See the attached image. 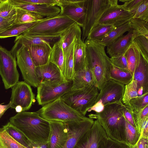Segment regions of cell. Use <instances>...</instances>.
<instances>
[{"mask_svg":"<svg viewBox=\"0 0 148 148\" xmlns=\"http://www.w3.org/2000/svg\"><path fill=\"white\" fill-rule=\"evenodd\" d=\"M124 107L121 101L112 102L105 105L101 112L88 116L98 120L108 138L129 145L125 139Z\"/></svg>","mask_w":148,"mask_h":148,"instance_id":"6da1fadb","label":"cell"},{"mask_svg":"<svg viewBox=\"0 0 148 148\" xmlns=\"http://www.w3.org/2000/svg\"><path fill=\"white\" fill-rule=\"evenodd\" d=\"M9 121L32 143L48 142L50 132L49 121L41 117L36 112L17 113L11 117Z\"/></svg>","mask_w":148,"mask_h":148,"instance_id":"7a4b0ae2","label":"cell"},{"mask_svg":"<svg viewBox=\"0 0 148 148\" xmlns=\"http://www.w3.org/2000/svg\"><path fill=\"white\" fill-rule=\"evenodd\" d=\"M84 42L86 66L99 91L103 84L109 79L110 71L112 64L110 58L106 53L105 46L97 41L86 39Z\"/></svg>","mask_w":148,"mask_h":148,"instance_id":"3957f363","label":"cell"},{"mask_svg":"<svg viewBox=\"0 0 148 148\" xmlns=\"http://www.w3.org/2000/svg\"><path fill=\"white\" fill-rule=\"evenodd\" d=\"M36 112L48 121L64 123L79 121L86 117L68 106L61 97L44 105Z\"/></svg>","mask_w":148,"mask_h":148,"instance_id":"277c9868","label":"cell"},{"mask_svg":"<svg viewBox=\"0 0 148 148\" xmlns=\"http://www.w3.org/2000/svg\"><path fill=\"white\" fill-rule=\"evenodd\" d=\"M99 91L95 85L71 89L61 97L71 108L85 116L88 110L96 103Z\"/></svg>","mask_w":148,"mask_h":148,"instance_id":"5b68a950","label":"cell"},{"mask_svg":"<svg viewBox=\"0 0 148 148\" xmlns=\"http://www.w3.org/2000/svg\"><path fill=\"white\" fill-rule=\"evenodd\" d=\"M75 23L67 16L58 15L51 17H45L23 34L58 38Z\"/></svg>","mask_w":148,"mask_h":148,"instance_id":"8992f818","label":"cell"},{"mask_svg":"<svg viewBox=\"0 0 148 148\" xmlns=\"http://www.w3.org/2000/svg\"><path fill=\"white\" fill-rule=\"evenodd\" d=\"M118 0H86V12L82 27V40L84 41L103 13L111 6L118 5Z\"/></svg>","mask_w":148,"mask_h":148,"instance_id":"52a82bcc","label":"cell"},{"mask_svg":"<svg viewBox=\"0 0 148 148\" xmlns=\"http://www.w3.org/2000/svg\"><path fill=\"white\" fill-rule=\"evenodd\" d=\"M72 84V81L40 82L37 87L38 104L43 106L61 97L71 89Z\"/></svg>","mask_w":148,"mask_h":148,"instance_id":"ba28073f","label":"cell"},{"mask_svg":"<svg viewBox=\"0 0 148 148\" xmlns=\"http://www.w3.org/2000/svg\"><path fill=\"white\" fill-rule=\"evenodd\" d=\"M16 59L10 51L0 46V75L6 89L18 82Z\"/></svg>","mask_w":148,"mask_h":148,"instance_id":"9c48e42d","label":"cell"},{"mask_svg":"<svg viewBox=\"0 0 148 148\" xmlns=\"http://www.w3.org/2000/svg\"><path fill=\"white\" fill-rule=\"evenodd\" d=\"M11 88V108L17 113L29 110L35 101L30 86L24 81H18Z\"/></svg>","mask_w":148,"mask_h":148,"instance_id":"30bf717a","label":"cell"},{"mask_svg":"<svg viewBox=\"0 0 148 148\" xmlns=\"http://www.w3.org/2000/svg\"><path fill=\"white\" fill-rule=\"evenodd\" d=\"M15 57L24 81L30 86L37 88L40 82L27 47L21 46L16 51Z\"/></svg>","mask_w":148,"mask_h":148,"instance_id":"8fae6325","label":"cell"},{"mask_svg":"<svg viewBox=\"0 0 148 148\" xmlns=\"http://www.w3.org/2000/svg\"><path fill=\"white\" fill-rule=\"evenodd\" d=\"M60 11L58 15L67 16L82 27L84 22L86 0H57Z\"/></svg>","mask_w":148,"mask_h":148,"instance_id":"7c38bea8","label":"cell"},{"mask_svg":"<svg viewBox=\"0 0 148 148\" xmlns=\"http://www.w3.org/2000/svg\"><path fill=\"white\" fill-rule=\"evenodd\" d=\"M108 138L98 120L96 119L74 148H105Z\"/></svg>","mask_w":148,"mask_h":148,"instance_id":"4fadbf2b","label":"cell"},{"mask_svg":"<svg viewBox=\"0 0 148 148\" xmlns=\"http://www.w3.org/2000/svg\"><path fill=\"white\" fill-rule=\"evenodd\" d=\"M94 121L93 119L86 117L79 121L64 122L68 138L62 148H74L81 138L92 127Z\"/></svg>","mask_w":148,"mask_h":148,"instance_id":"5bb4252c","label":"cell"},{"mask_svg":"<svg viewBox=\"0 0 148 148\" xmlns=\"http://www.w3.org/2000/svg\"><path fill=\"white\" fill-rule=\"evenodd\" d=\"M125 86L109 79L103 84L99 91L96 103L100 100L104 106L110 103L121 101Z\"/></svg>","mask_w":148,"mask_h":148,"instance_id":"9a60e30c","label":"cell"},{"mask_svg":"<svg viewBox=\"0 0 148 148\" xmlns=\"http://www.w3.org/2000/svg\"><path fill=\"white\" fill-rule=\"evenodd\" d=\"M133 16L118 4L111 6L103 14L97 23L111 24L115 27L129 22Z\"/></svg>","mask_w":148,"mask_h":148,"instance_id":"2e32d148","label":"cell"},{"mask_svg":"<svg viewBox=\"0 0 148 148\" xmlns=\"http://www.w3.org/2000/svg\"><path fill=\"white\" fill-rule=\"evenodd\" d=\"M48 121L50 127L48 141L49 148H62L68 138L65 123L57 121Z\"/></svg>","mask_w":148,"mask_h":148,"instance_id":"e0dca14e","label":"cell"},{"mask_svg":"<svg viewBox=\"0 0 148 148\" xmlns=\"http://www.w3.org/2000/svg\"><path fill=\"white\" fill-rule=\"evenodd\" d=\"M56 38L53 37L34 36L23 34L16 36L14 41L15 44L10 51L15 57L16 51L22 46L41 45L51 47L49 42Z\"/></svg>","mask_w":148,"mask_h":148,"instance_id":"ac0fdd59","label":"cell"},{"mask_svg":"<svg viewBox=\"0 0 148 148\" xmlns=\"http://www.w3.org/2000/svg\"><path fill=\"white\" fill-rule=\"evenodd\" d=\"M16 8L32 12L45 17H51L58 15L60 13V8L57 6L19 2L14 0H9Z\"/></svg>","mask_w":148,"mask_h":148,"instance_id":"d6986e66","label":"cell"},{"mask_svg":"<svg viewBox=\"0 0 148 148\" xmlns=\"http://www.w3.org/2000/svg\"><path fill=\"white\" fill-rule=\"evenodd\" d=\"M36 73L40 82L65 81L59 68L50 61L46 64L36 67Z\"/></svg>","mask_w":148,"mask_h":148,"instance_id":"ffe728a7","label":"cell"},{"mask_svg":"<svg viewBox=\"0 0 148 148\" xmlns=\"http://www.w3.org/2000/svg\"><path fill=\"white\" fill-rule=\"evenodd\" d=\"M135 38L131 29L125 35H123L107 47V53L110 57L124 55Z\"/></svg>","mask_w":148,"mask_h":148,"instance_id":"44dd1931","label":"cell"},{"mask_svg":"<svg viewBox=\"0 0 148 148\" xmlns=\"http://www.w3.org/2000/svg\"><path fill=\"white\" fill-rule=\"evenodd\" d=\"M133 79L137 82L138 89H143V94L148 92V62L141 54L133 75Z\"/></svg>","mask_w":148,"mask_h":148,"instance_id":"7402d4cb","label":"cell"},{"mask_svg":"<svg viewBox=\"0 0 148 148\" xmlns=\"http://www.w3.org/2000/svg\"><path fill=\"white\" fill-rule=\"evenodd\" d=\"M26 47L36 67L46 64L49 62L51 47L35 45Z\"/></svg>","mask_w":148,"mask_h":148,"instance_id":"603a6c76","label":"cell"},{"mask_svg":"<svg viewBox=\"0 0 148 148\" xmlns=\"http://www.w3.org/2000/svg\"><path fill=\"white\" fill-rule=\"evenodd\" d=\"M73 57L75 74L87 66L85 46L81 37L75 38Z\"/></svg>","mask_w":148,"mask_h":148,"instance_id":"cb8c5ba5","label":"cell"},{"mask_svg":"<svg viewBox=\"0 0 148 148\" xmlns=\"http://www.w3.org/2000/svg\"><path fill=\"white\" fill-rule=\"evenodd\" d=\"M72 81L71 89H78L95 85L91 73L87 66L75 73Z\"/></svg>","mask_w":148,"mask_h":148,"instance_id":"d4e9b609","label":"cell"},{"mask_svg":"<svg viewBox=\"0 0 148 148\" xmlns=\"http://www.w3.org/2000/svg\"><path fill=\"white\" fill-rule=\"evenodd\" d=\"M74 44L75 39L68 48L64 54V77L65 81H72L75 75L73 57Z\"/></svg>","mask_w":148,"mask_h":148,"instance_id":"484cf974","label":"cell"},{"mask_svg":"<svg viewBox=\"0 0 148 148\" xmlns=\"http://www.w3.org/2000/svg\"><path fill=\"white\" fill-rule=\"evenodd\" d=\"M82 35L80 27L75 23L60 37L64 55L75 38L76 37H81Z\"/></svg>","mask_w":148,"mask_h":148,"instance_id":"4316f807","label":"cell"},{"mask_svg":"<svg viewBox=\"0 0 148 148\" xmlns=\"http://www.w3.org/2000/svg\"><path fill=\"white\" fill-rule=\"evenodd\" d=\"M109 78L125 85L133 79V75L128 69L119 68L112 65L110 71Z\"/></svg>","mask_w":148,"mask_h":148,"instance_id":"83f0119b","label":"cell"},{"mask_svg":"<svg viewBox=\"0 0 148 148\" xmlns=\"http://www.w3.org/2000/svg\"><path fill=\"white\" fill-rule=\"evenodd\" d=\"M115 28L111 24L97 23L92 29L86 39L93 41L101 40Z\"/></svg>","mask_w":148,"mask_h":148,"instance_id":"f1b7e54d","label":"cell"},{"mask_svg":"<svg viewBox=\"0 0 148 148\" xmlns=\"http://www.w3.org/2000/svg\"><path fill=\"white\" fill-rule=\"evenodd\" d=\"M49 61L56 65L59 68L64 77V55L60 39L54 44L52 47Z\"/></svg>","mask_w":148,"mask_h":148,"instance_id":"f546056e","label":"cell"},{"mask_svg":"<svg viewBox=\"0 0 148 148\" xmlns=\"http://www.w3.org/2000/svg\"><path fill=\"white\" fill-rule=\"evenodd\" d=\"M42 20L29 23L13 24L8 28L0 33V38H4L18 36L27 31L35 25L40 22Z\"/></svg>","mask_w":148,"mask_h":148,"instance_id":"4dcf8cb0","label":"cell"},{"mask_svg":"<svg viewBox=\"0 0 148 148\" xmlns=\"http://www.w3.org/2000/svg\"><path fill=\"white\" fill-rule=\"evenodd\" d=\"M131 29L130 21L124 24L116 27L110 32L105 37L97 41L100 44L107 47L123 34Z\"/></svg>","mask_w":148,"mask_h":148,"instance_id":"1f68e13d","label":"cell"},{"mask_svg":"<svg viewBox=\"0 0 148 148\" xmlns=\"http://www.w3.org/2000/svg\"><path fill=\"white\" fill-rule=\"evenodd\" d=\"M8 134L14 140L27 148H31L32 143L18 129L12 125L9 122L3 126Z\"/></svg>","mask_w":148,"mask_h":148,"instance_id":"d6a6232c","label":"cell"},{"mask_svg":"<svg viewBox=\"0 0 148 148\" xmlns=\"http://www.w3.org/2000/svg\"><path fill=\"white\" fill-rule=\"evenodd\" d=\"M44 18L34 12L16 8V18L13 24L33 23L41 20Z\"/></svg>","mask_w":148,"mask_h":148,"instance_id":"836d02e7","label":"cell"},{"mask_svg":"<svg viewBox=\"0 0 148 148\" xmlns=\"http://www.w3.org/2000/svg\"><path fill=\"white\" fill-rule=\"evenodd\" d=\"M140 54L137 47L133 43L124 54L127 60L128 69L133 75Z\"/></svg>","mask_w":148,"mask_h":148,"instance_id":"e575fe53","label":"cell"},{"mask_svg":"<svg viewBox=\"0 0 148 148\" xmlns=\"http://www.w3.org/2000/svg\"><path fill=\"white\" fill-rule=\"evenodd\" d=\"M130 23L135 38L143 36L148 38V21L132 18L130 21Z\"/></svg>","mask_w":148,"mask_h":148,"instance_id":"d590c367","label":"cell"},{"mask_svg":"<svg viewBox=\"0 0 148 148\" xmlns=\"http://www.w3.org/2000/svg\"><path fill=\"white\" fill-rule=\"evenodd\" d=\"M138 86L136 81L133 79L128 84L125 86L123 97L121 100L123 103L128 105L130 101L138 96Z\"/></svg>","mask_w":148,"mask_h":148,"instance_id":"8d00e7d4","label":"cell"},{"mask_svg":"<svg viewBox=\"0 0 148 148\" xmlns=\"http://www.w3.org/2000/svg\"><path fill=\"white\" fill-rule=\"evenodd\" d=\"M0 144L2 148H27L14 140L2 127H0Z\"/></svg>","mask_w":148,"mask_h":148,"instance_id":"74e56055","label":"cell"},{"mask_svg":"<svg viewBox=\"0 0 148 148\" xmlns=\"http://www.w3.org/2000/svg\"><path fill=\"white\" fill-rule=\"evenodd\" d=\"M125 135L127 142L129 146H133L136 144L139 138L140 133L134 127L125 119Z\"/></svg>","mask_w":148,"mask_h":148,"instance_id":"f35d334b","label":"cell"},{"mask_svg":"<svg viewBox=\"0 0 148 148\" xmlns=\"http://www.w3.org/2000/svg\"><path fill=\"white\" fill-rule=\"evenodd\" d=\"M129 12L133 16V18L148 21V0H143Z\"/></svg>","mask_w":148,"mask_h":148,"instance_id":"ab89813d","label":"cell"},{"mask_svg":"<svg viewBox=\"0 0 148 148\" xmlns=\"http://www.w3.org/2000/svg\"><path fill=\"white\" fill-rule=\"evenodd\" d=\"M16 8L9 0H2L0 3V17L11 18L16 17Z\"/></svg>","mask_w":148,"mask_h":148,"instance_id":"60d3db41","label":"cell"},{"mask_svg":"<svg viewBox=\"0 0 148 148\" xmlns=\"http://www.w3.org/2000/svg\"><path fill=\"white\" fill-rule=\"evenodd\" d=\"M132 43L144 58L148 62V38L143 36H139L134 39Z\"/></svg>","mask_w":148,"mask_h":148,"instance_id":"b9f144b4","label":"cell"},{"mask_svg":"<svg viewBox=\"0 0 148 148\" xmlns=\"http://www.w3.org/2000/svg\"><path fill=\"white\" fill-rule=\"evenodd\" d=\"M148 105V92L137 96L130 101L129 106L132 111L143 108Z\"/></svg>","mask_w":148,"mask_h":148,"instance_id":"7bdbcfd3","label":"cell"},{"mask_svg":"<svg viewBox=\"0 0 148 148\" xmlns=\"http://www.w3.org/2000/svg\"><path fill=\"white\" fill-rule=\"evenodd\" d=\"M110 59L112 64L114 66L121 69H128L127 60L124 55L110 57Z\"/></svg>","mask_w":148,"mask_h":148,"instance_id":"ee69618b","label":"cell"},{"mask_svg":"<svg viewBox=\"0 0 148 148\" xmlns=\"http://www.w3.org/2000/svg\"><path fill=\"white\" fill-rule=\"evenodd\" d=\"M16 2L46 5L48 6H57V0H14Z\"/></svg>","mask_w":148,"mask_h":148,"instance_id":"f6af8a7d","label":"cell"},{"mask_svg":"<svg viewBox=\"0 0 148 148\" xmlns=\"http://www.w3.org/2000/svg\"><path fill=\"white\" fill-rule=\"evenodd\" d=\"M143 0H119V1L123 2L124 3L121 5V6L126 11L128 12L132 10Z\"/></svg>","mask_w":148,"mask_h":148,"instance_id":"bcb514c9","label":"cell"},{"mask_svg":"<svg viewBox=\"0 0 148 148\" xmlns=\"http://www.w3.org/2000/svg\"><path fill=\"white\" fill-rule=\"evenodd\" d=\"M138 129L140 133L139 138H148V117L140 122L138 125Z\"/></svg>","mask_w":148,"mask_h":148,"instance_id":"7dc6e473","label":"cell"},{"mask_svg":"<svg viewBox=\"0 0 148 148\" xmlns=\"http://www.w3.org/2000/svg\"><path fill=\"white\" fill-rule=\"evenodd\" d=\"M16 18V17L11 18L0 17V33L13 25Z\"/></svg>","mask_w":148,"mask_h":148,"instance_id":"c3c4849f","label":"cell"},{"mask_svg":"<svg viewBox=\"0 0 148 148\" xmlns=\"http://www.w3.org/2000/svg\"><path fill=\"white\" fill-rule=\"evenodd\" d=\"M124 105L125 107L123 111V114L125 119L130 124L137 130L133 118L132 110L128 105Z\"/></svg>","mask_w":148,"mask_h":148,"instance_id":"681fc988","label":"cell"},{"mask_svg":"<svg viewBox=\"0 0 148 148\" xmlns=\"http://www.w3.org/2000/svg\"><path fill=\"white\" fill-rule=\"evenodd\" d=\"M105 148H130V146L126 144L108 138Z\"/></svg>","mask_w":148,"mask_h":148,"instance_id":"f907efd6","label":"cell"},{"mask_svg":"<svg viewBox=\"0 0 148 148\" xmlns=\"http://www.w3.org/2000/svg\"><path fill=\"white\" fill-rule=\"evenodd\" d=\"M104 107V106L102 102L99 100L90 108L88 112H90L92 110L95 111V112H99L103 110Z\"/></svg>","mask_w":148,"mask_h":148,"instance_id":"816d5d0a","label":"cell"},{"mask_svg":"<svg viewBox=\"0 0 148 148\" xmlns=\"http://www.w3.org/2000/svg\"><path fill=\"white\" fill-rule=\"evenodd\" d=\"M136 144L137 148H148V138H140Z\"/></svg>","mask_w":148,"mask_h":148,"instance_id":"f5cc1de1","label":"cell"},{"mask_svg":"<svg viewBox=\"0 0 148 148\" xmlns=\"http://www.w3.org/2000/svg\"><path fill=\"white\" fill-rule=\"evenodd\" d=\"M3 103L0 104V119L5 112L11 107V103L10 101L7 104L3 105Z\"/></svg>","mask_w":148,"mask_h":148,"instance_id":"db71d44e","label":"cell"},{"mask_svg":"<svg viewBox=\"0 0 148 148\" xmlns=\"http://www.w3.org/2000/svg\"><path fill=\"white\" fill-rule=\"evenodd\" d=\"M31 148H49L48 142L38 144L32 143Z\"/></svg>","mask_w":148,"mask_h":148,"instance_id":"11a10c76","label":"cell"},{"mask_svg":"<svg viewBox=\"0 0 148 148\" xmlns=\"http://www.w3.org/2000/svg\"><path fill=\"white\" fill-rule=\"evenodd\" d=\"M130 148H137L136 144H135V145L133 146H130Z\"/></svg>","mask_w":148,"mask_h":148,"instance_id":"9f6ffc18","label":"cell"},{"mask_svg":"<svg viewBox=\"0 0 148 148\" xmlns=\"http://www.w3.org/2000/svg\"><path fill=\"white\" fill-rule=\"evenodd\" d=\"M0 148H2L0 144Z\"/></svg>","mask_w":148,"mask_h":148,"instance_id":"6f0895ef","label":"cell"},{"mask_svg":"<svg viewBox=\"0 0 148 148\" xmlns=\"http://www.w3.org/2000/svg\"><path fill=\"white\" fill-rule=\"evenodd\" d=\"M2 0H0V3L1 2Z\"/></svg>","mask_w":148,"mask_h":148,"instance_id":"680465c9","label":"cell"}]
</instances>
